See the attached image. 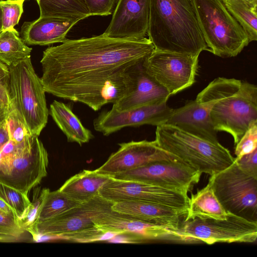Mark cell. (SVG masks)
Here are the masks:
<instances>
[{"instance_id":"1","label":"cell","mask_w":257,"mask_h":257,"mask_svg":"<svg viewBox=\"0 0 257 257\" xmlns=\"http://www.w3.org/2000/svg\"><path fill=\"white\" fill-rule=\"evenodd\" d=\"M154 49L146 37L114 38L103 33L66 39L43 52L41 80L46 92L97 111L133 90L138 66Z\"/></svg>"},{"instance_id":"2","label":"cell","mask_w":257,"mask_h":257,"mask_svg":"<svg viewBox=\"0 0 257 257\" xmlns=\"http://www.w3.org/2000/svg\"><path fill=\"white\" fill-rule=\"evenodd\" d=\"M195 100L209 106L215 129L229 134L235 146L257 122V87L247 82L215 78L198 94Z\"/></svg>"},{"instance_id":"3","label":"cell","mask_w":257,"mask_h":257,"mask_svg":"<svg viewBox=\"0 0 257 257\" xmlns=\"http://www.w3.org/2000/svg\"><path fill=\"white\" fill-rule=\"evenodd\" d=\"M147 34L156 50L194 55L208 51L192 0H150Z\"/></svg>"},{"instance_id":"4","label":"cell","mask_w":257,"mask_h":257,"mask_svg":"<svg viewBox=\"0 0 257 257\" xmlns=\"http://www.w3.org/2000/svg\"><path fill=\"white\" fill-rule=\"evenodd\" d=\"M155 142L201 174L212 176L234 162L230 152L219 142H212L167 124L157 126Z\"/></svg>"},{"instance_id":"5","label":"cell","mask_w":257,"mask_h":257,"mask_svg":"<svg viewBox=\"0 0 257 257\" xmlns=\"http://www.w3.org/2000/svg\"><path fill=\"white\" fill-rule=\"evenodd\" d=\"M192 1L208 51L222 58L232 57L248 45L247 35L223 0Z\"/></svg>"},{"instance_id":"6","label":"cell","mask_w":257,"mask_h":257,"mask_svg":"<svg viewBox=\"0 0 257 257\" xmlns=\"http://www.w3.org/2000/svg\"><path fill=\"white\" fill-rule=\"evenodd\" d=\"M11 105L33 136H39L49 114L45 91L30 58L9 67Z\"/></svg>"},{"instance_id":"7","label":"cell","mask_w":257,"mask_h":257,"mask_svg":"<svg viewBox=\"0 0 257 257\" xmlns=\"http://www.w3.org/2000/svg\"><path fill=\"white\" fill-rule=\"evenodd\" d=\"M1 153V184L28 195L47 175L48 155L38 136L31 135L11 152Z\"/></svg>"},{"instance_id":"8","label":"cell","mask_w":257,"mask_h":257,"mask_svg":"<svg viewBox=\"0 0 257 257\" xmlns=\"http://www.w3.org/2000/svg\"><path fill=\"white\" fill-rule=\"evenodd\" d=\"M214 192L227 212L257 222V179L243 172L234 162L210 176Z\"/></svg>"},{"instance_id":"9","label":"cell","mask_w":257,"mask_h":257,"mask_svg":"<svg viewBox=\"0 0 257 257\" xmlns=\"http://www.w3.org/2000/svg\"><path fill=\"white\" fill-rule=\"evenodd\" d=\"M180 232L194 243H252L257 238V222L228 212L227 218H195L183 221Z\"/></svg>"},{"instance_id":"10","label":"cell","mask_w":257,"mask_h":257,"mask_svg":"<svg viewBox=\"0 0 257 257\" xmlns=\"http://www.w3.org/2000/svg\"><path fill=\"white\" fill-rule=\"evenodd\" d=\"M198 57L154 49L143 65L147 73L172 95L195 82Z\"/></svg>"},{"instance_id":"11","label":"cell","mask_w":257,"mask_h":257,"mask_svg":"<svg viewBox=\"0 0 257 257\" xmlns=\"http://www.w3.org/2000/svg\"><path fill=\"white\" fill-rule=\"evenodd\" d=\"M100 196L115 202L139 201L155 203L187 211V193L156 185L112 177L100 189Z\"/></svg>"},{"instance_id":"12","label":"cell","mask_w":257,"mask_h":257,"mask_svg":"<svg viewBox=\"0 0 257 257\" xmlns=\"http://www.w3.org/2000/svg\"><path fill=\"white\" fill-rule=\"evenodd\" d=\"M201 173L178 159L156 161L123 173L110 176L158 185L188 193L197 184Z\"/></svg>"},{"instance_id":"13","label":"cell","mask_w":257,"mask_h":257,"mask_svg":"<svg viewBox=\"0 0 257 257\" xmlns=\"http://www.w3.org/2000/svg\"><path fill=\"white\" fill-rule=\"evenodd\" d=\"M94 223L103 231L127 234L134 243L155 241L192 244L180 232L179 228H172L142 221L111 208L99 214Z\"/></svg>"},{"instance_id":"14","label":"cell","mask_w":257,"mask_h":257,"mask_svg":"<svg viewBox=\"0 0 257 257\" xmlns=\"http://www.w3.org/2000/svg\"><path fill=\"white\" fill-rule=\"evenodd\" d=\"M113 203L99 194L52 218L36 223L27 231L32 236L49 235L59 237L89 229L95 226V219L101 213L111 209Z\"/></svg>"},{"instance_id":"15","label":"cell","mask_w":257,"mask_h":257,"mask_svg":"<svg viewBox=\"0 0 257 257\" xmlns=\"http://www.w3.org/2000/svg\"><path fill=\"white\" fill-rule=\"evenodd\" d=\"M167 100H159L125 111L111 108L102 112L94 120V128L103 135L108 136L125 127L144 124L157 126L165 124L172 110L167 105Z\"/></svg>"},{"instance_id":"16","label":"cell","mask_w":257,"mask_h":257,"mask_svg":"<svg viewBox=\"0 0 257 257\" xmlns=\"http://www.w3.org/2000/svg\"><path fill=\"white\" fill-rule=\"evenodd\" d=\"M119 146L118 150L112 153L103 165L96 169L98 173L112 176L135 169L156 161L180 160L160 148L155 141H131L119 144Z\"/></svg>"},{"instance_id":"17","label":"cell","mask_w":257,"mask_h":257,"mask_svg":"<svg viewBox=\"0 0 257 257\" xmlns=\"http://www.w3.org/2000/svg\"><path fill=\"white\" fill-rule=\"evenodd\" d=\"M150 0H118L103 33L114 38L141 39L147 34Z\"/></svg>"},{"instance_id":"18","label":"cell","mask_w":257,"mask_h":257,"mask_svg":"<svg viewBox=\"0 0 257 257\" xmlns=\"http://www.w3.org/2000/svg\"><path fill=\"white\" fill-rule=\"evenodd\" d=\"M165 124L173 125L204 140L218 142L217 131L211 119L209 106L196 100L189 101L182 107L172 109Z\"/></svg>"},{"instance_id":"19","label":"cell","mask_w":257,"mask_h":257,"mask_svg":"<svg viewBox=\"0 0 257 257\" xmlns=\"http://www.w3.org/2000/svg\"><path fill=\"white\" fill-rule=\"evenodd\" d=\"M79 21L58 17H39L24 23L21 35L28 45H49L62 43L68 32Z\"/></svg>"},{"instance_id":"20","label":"cell","mask_w":257,"mask_h":257,"mask_svg":"<svg viewBox=\"0 0 257 257\" xmlns=\"http://www.w3.org/2000/svg\"><path fill=\"white\" fill-rule=\"evenodd\" d=\"M111 209L142 221L179 228L187 212L145 202H115Z\"/></svg>"},{"instance_id":"21","label":"cell","mask_w":257,"mask_h":257,"mask_svg":"<svg viewBox=\"0 0 257 257\" xmlns=\"http://www.w3.org/2000/svg\"><path fill=\"white\" fill-rule=\"evenodd\" d=\"M143 63L137 68L133 90L113 103L112 109L120 112L127 111L159 100L168 99L171 96L164 87L147 73Z\"/></svg>"},{"instance_id":"22","label":"cell","mask_w":257,"mask_h":257,"mask_svg":"<svg viewBox=\"0 0 257 257\" xmlns=\"http://www.w3.org/2000/svg\"><path fill=\"white\" fill-rule=\"evenodd\" d=\"M111 178L109 175L98 173L96 169L84 170L66 180L59 189L82 204L99 195L100 188Z\"/></svg>"},{"instance_id":"23","label":"cell","mask_w":257,"mask_h":257,"mask_svg":"<svg viewBox=\"0 0 257 257\" xmlns=\"http://www.w3.org/2000/svg\"><path fill=\"white\" fill-rule=\"evenodd\" d=\"M227 212L216 197L209 181L205 187L189 197L188 206L184 221L195 218L224 219Z\"/></svg>"},{"instance_id":"24","label":"cell","mask_w":257,"mask_h":257,"mask_svg":"<svg viewBox=\"0 0 257 257\" xmlns=\"http://www.w3.org/2000/svg\"><path fill=\"white\" fill-rule=\"evenodd\" d=\"M49 113L66 136L68 142L77 143L81 146L93 137L91 132L83 125L67 104L53 101L50 106Z\"/></svg>"},{"instance_id":"25","label":"cell","mask_w":257,"mask_h":257,"mask_svg":"<svg viewBox=\"0 0 257 257\" xmlns=\"http://www.w3.org/2000/svg\"><path fill=\"white\" fill-rule=\"evenodd\" d=\"M40 17H58L80 21L91 16L84 0H36Z\"/></svg>"},{"instance_id":"26","label":"cell","mask_w":257,"mask_h":257,"mask_svg":"<svg viewBox=\"0 0 257 257\" xmlns=\"http://www.w3.org/2000/svg\"><path fill=\"white\" fill-rule=\"evenodd\" d=\"M32 50L15 28L4 30L0 34V62L7 66L30 58Z\"/></svg>"},{"instance_id":"27","label":"cell","mask_w":257,"mask_h":257,"mask_svg":"<svg viewBox=\"0 0 257 257\" xmlns=\"http://www.w3.org/2000/svg\"><path fill=\"white\" fill-rule=\"evenodd\" d=\"M41 193V202L36 221L33 225L52 218L81 204L71 199L59 189L51 191L47 188L43 189Z\"/></svg>"},{"instance_id":"28","label":"cell","mask_w":257,"mask_h":257,"mask_svg":"<svg viewBox=\"0 0 257 257\" xmlns=\"http://www.w3.org/2000/svg\"><path fill=\"white\" fill-rule=\"evenodd\" d=\"M231 15L247 35L249 42L257 40V5L242 0H223Z\"/></svg>"},{"instance_id":"29","label":"cell","mask_w":257,"mask_h":257,"mask_svg":"<svg viewBox=\"0 0 257 257\" xmlns=\"http://www.w3.org/2000/svg\"><path fill=\"white\" fill-rule=\"evenodd\" d=\"M0 198L14 210L20 221L31 203L28 195L0 183Z\"/></svg>"},{"instance_id":"30","label":"cell","mask_w":257,"mask_h":257,"mask_svg":"<svg viewBox=\"0 0 257 257\" xmlns=\"http://www.w3.org/2000/svg\"><path fill=\"white\" fill-rule=\"evenodd\" d=\"M25 0L0 1L3 31L14 28L23 13Z\"/></svg>"},{"instance_id":"31","label":"cell","mask_w":257,"mask_h":257,"mask_svg":"<svg viewBox=\"0 0 257 257\" xmlns=\"http://www.w3.org/2000/svg\"><path fill=\"white\" fill-rule=\"evenodd\" d=\"M117 233L104 232L95 226L92 228L67 233L59 236L61 239L78 242H90L96 241H107L112 238Z\"/></svg>"},{"instance_id":"32","label":"cell","mask_w":257,"mask_h":257,"mask_svg":"<svg viewBox=\"0 0 257 257\" xmlns=\"http://www.w3.org/2000/svg\"><path fill=\"white\" fill-rule=\"evenodd\" d=\"M6 122L10 141L15 144L23 143L32 135L16 111L11 106Z\"/></svg>"},{"instance_id":"33","label":"cell","mask_w":257,"mask_h":257,"mask_svg":"<svg viewBox=\"0 0 257 257\" xmlns=\"http://www.w3.org/2000/svg\"><path fill=\"white\" fill-rule=\"evenodd\" d=\"M257 149V122L245 132L235 147L236 157L249 154Z\"/></svg>"},{"instance_id":"34","label":"cell","mask_w":257,"mask_h":257,"mask_svg":"<svg viewBox=\"0 0 257 257\" xmlns=\"http://www.w3.org/2000/svg\"><path fill=\"white\" fill-rule=\"evenodd\" d=\"M25 231L15 215L0 211V234L20 239Z\"/></svg>"},{"instance_id":"35","label":"cell","mask_w":257,"mask_h":257,"mask_svg":"<svg viewBox=\"0 0 257 257\" xmlns=\"http://www.w3.org/2000/svg\"><path fill=\"white\" fill-rule=\"evenodd\" d=\"M42 195L39 188L34 191L33 199L24 217L20 220L23 228L27 231L35 223L41 204Z\"/></svg>"},{"instance_id":"36","label":"cell","mask_w":257,"mask_h":257,"mask_svg":"<svg viewBox=\"0 0 257 257\" xmlns=\"http://www.w3.org/2000/svg\"><path fill=\"white\" fill-rule=\"evenodd\" d=\"M235 162L243 172L257 179V149L249 154L235 158Z\"/></svg>"},{"instance_id":"37","label":"cell","mask_w":257,"mask_h":257,"mask_svg":"<svg viewBox=\"0 0 257 257\" xmlns=\"http://www.w3.org/2000/svg\"><path fill=\"white\" fill-rule=\"evenodd\" d=\"M118 0H84L91 16H108Z\"/></svg>"},{"instance_id":"38","label":"cell","mask_w":257,"mask_h":257,"mask_svg":"<svg viewBox=\"0 0 257 257\" xmlns=\"http://www.w3.org/2000/svg\"><path fill=\"white\" fill-rule=\"evenodd\" d=\"M10 71L9 67L0 62V103L10 107Z\"/></svg>"},{"instance_id":"39","label":"cell","mask_w":257,"mask_h":257,"mask_svg":"<svg viewBox=\"0 0 257 257\" xmlns=\"http://www.w3.org/2000/svg\"><path fill=\"white\" fill-rule=\"evenodd\" d=\"M10 140V136L5 122L0 126V151Z\"/></svg>"},{"instance_id":"40","label":"cell","mask_w":257,"mask_h":257,"mask_svg":"<svg viewBox=\"0 0 257 257\" xmlns=\"http://www.w3.org/2000/svg\"><path fill=\"white\" fill-rule=\"evenodd\" d=\"M0 211L10 214L14 215L16 216L13 209L4 200L0 198ZM17 217V216H16Z\"/></svg>"},{"instance_id":"41","label":"cell","mask_w":257,"mask_h":257,"mask_svg":"<svg viewBox=\"0 0 257 257\" xmlns=\"http://www.w3.org/2000/svg\"><path fill=\"white\" fill-rule=\"evenodd\" d=\"M8 112V107L0 103V126L6 122Z\"/></svg>"},{"instance_id":"42","label":"cell","mask_w":257,"mask_h":257,"mask_svg":"<svg viewBox=\"0 0 257 257\" xmlns=\"http://www.w3.org/2000/svg\"><path fill=\"white\" fill-rule=\"evenodd\" d=\"M20 240V238L13 236L0 234V242H12Z\"/></svg>"},{"instance_id":"43","label":"cell","mask_w":257,"mask_h":257,"mask_svg":"<svg viewBox=\"0 0 257 257\" xmlns=\"http://www.w3.org/2000/svg\"><path fill=\"white\" fill-rule=\"evenodd\" d=\"M3 31L2 20V11L0 6V34Z\"/></svg>"},{"instance_id":"44","label":"cell","mask_w":257,"mask_h":257,"mask_svg":"<svg viewBox=\"0 0 257 257\" xmlns=\"http://www.w3.org/2000/svg\"><path fill=\"white\" fill-rule=\"evenodd\" d=\"M251 4L257 5V0H242Z\"/></svg>"}]
</instances>
